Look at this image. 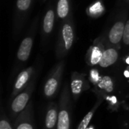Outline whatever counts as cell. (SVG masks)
<instances>
[{"label": "cell", "mask_w": 129, "mask_h": 129, "mask_svg": "<svg viewBox=\"0 0 129 129\" xmlns=\"http://www.w3.org/2000/svg\"><path fill=\"white\" fill-rule=\"evenodd\" d=\"M124 75H125V77L129 78V67H127V69L125 70V72H124Z\"/></svg>", "instance_id": "cell-22"}, {"label": "cell", "mask_w": 129, "mask_h": 129, "mask_svg": "<svg viewBox=\"0 0 129 129\" xmlns=\"http://www.w3.org/2000/svg\"><path fill=\"white\" fill-rule=\"evenodd\" d=\"M89 85L86 82L83 75L79 74L76 72L72 74L71 83H70V91L73 95V100L76 101L79 95L85 90L88 89Z\"/></svg>", "instance_id": "cell-4"}, {"label": "cell", "mask_w": 129, "mask_h": 129, "mask_svg": "<svg viewBox=\"0 0 129 129\" xmlns=\"http://www.w3.org/2000/svg\"><path fill=\"white\" fill-rule=\"evenodd\" d=\"M104 47L101 43L96 44L91 47H90L89 50L87 53V62L89 65L95 66L97 64H99L103 53L104 51Z\"/></svg>", "instance_id": "cell-8"}, {"label": "cell", "mask_w": 129, "mask_h": 129, "mask_svg": "<svg viewBox=\"0 0 129 129\" xmlns=\"http://www.w3.org/2000/svg\"><path fill=\"white\" fill-rule=\"evenodd\" d=\"M125 61H126V63H127L128 64H129V57H128L126 58V60H125Z\"/></svg>", "instance_id": "cell-23"}, {"label": "cell", "mask_w": 129, "mask_h": 129, "mask_svg": "<svg viewBox=\"0 0 129 129\" xmlns=\"http://www.w3.org/2000/svg\"><path fill=\"white\" fill-rule=\"evenodd\" d=\"M33 46V39L31 37H26L25 38L18 49L17 51V58L21 61H26L30 54L31 49Z\"/></svg>", "instance_id": "cell-12"}, {"label": "cell", "mask_w": 129, "mask_h": 129, "mask_svg": "<svg viewBox=\"0 0 129 129\" xmlns=\"http://www.w3.org/2000/svg\"><path fill=\"white\" fill-rule=\"evenodd\" d=\"M122 41L125 45H129V20L125 23V25Z\"/></svg>", "instance_id": "cell-20"}, {"label": "cell", "mask_w": 129, "mask_h": 129, "mask_svg": "<svg viewBox=\"0 0 129 129\" xmlns=\"http://www.w3.org/2000/svg\"><path fill=\"white\" fill-rule=\"evenodd\" d=\"M125 23L122 21H118L112 26L109 33V40L113 45H118L123 38Z\"/></svg>", "instance_id": "cell-10"}, {"label": "cell", "mask_w": 129, "mask_h": 129, "mask_svg": "<svg viewBox=\"0 0 129 129\" xmlns=\"http://www.w3.org/2000/svg\"><path fill=\"white\" fill-rule=\"evenodd\" d=\"M118 57L119 54L116 49L113 48H108L104 50L99 65L104 68L109 67L117 61Z\"/></svg>", "instance_id": "cell-11"}, {"label": "cell", "mask_w": 129, "mask_h": 129, "mask_svg": "<svg viewBox=\"0 0 129 129\" xmlns=\"http://www.w3.org/2000/svg\"><path fill=\"white\" fill-rule=\"evenodd\" d=\"M70 11V5L68 0H59L57 7V15L60 18H65L67 17Z\"/></svg>", "instance_id": "cell-17"}, {"label": "cell", "mask_w": 129, "mask_h": 129, "mask_svg": "<svg viewBox=\"0 0 129 129\" xmlns=\"http://www.w3.org/2000/svg\"><path fill=\"white\" fill-rule=\"evenodd\" d=\"M54 22V12L53 10H48L44 17L43 21V29L45 33L51 32Z\"/></svg>", "instance_id": "cell-15"}, {"label": "cell", "mask_w": 129, "mask_h": 129, "mask_svg": "<svg viewBox=\"0 0 129 129\" xmlns=\"http://www.w3.org/2000/svg\"><path fill=\"white\" fill-rule=\"evenodd\" d=\"M104 12V6L101 1H97L91 4L87 9L88 14L91 17H98Z\"/></svg>", "instance_id": "cell-14"}, {"label": "cell", "mask_w": 129, "mask_h": 129, "mask_svg": "<svg viewBox=\"0 0 129 129\" xmlns=\"http://www.w3.org/2000/svg\"><path fill=\"white\" fill-rule=\"evenodd\" d=\"M63 70V63L61 62L57 66L51 75L47 79L44 86V94L46 98H50L56 94L60 85Z\"/></svg>", "instance_id": "cell-3"}, {"label": "cell", "mask_w": 129, "mask_h": 129, "mask_svg": "<svg viewBox=\"0 0 129 129\" xmlns=\"http://www.w3.org/2000/svg\"><path fill=\"white\" fill-rule=\"evenodd\" d=\"M30 4H31V0H17V6L20 11H25L29 8Z\"/></svg>", "instance_id": "cell-19"}, {"label": "cell", "mask_w": 129, "mask_h": 129, "mask_svg": "<svg viewBox=\"0 0 129 129\" xmlns=\"http://www.w3.org/2000/svg\"><path fill=\"white\" fill-rule=\"evenodd\" d=\"M98 86L101 89H102V90H104L108 93L112 92L113 91V88H114L113 81L108 76H105L101 77L100 82L98 84Z\"/></svg>", "instance_id": "cell-16"}, {"label": "cell", "mask_w": 129, "mask_h": 129, "mask_svg": "<svg viewBox=\"0 0 129 129\" xmlns=\"http://www.w3.org/2000/svg\"><path fill=\"white\" fill-rule=\"evenodd\" d=\"M33 72V67H29V68L23 70L18 75V76L16 79L14 86L13 91H12V97L17 96L18 94L20 93V91L22 90H23L24 88H26L27 87L26 86L27 83L31 78Z\"/></svg>", "instance_id": "cell-6"}, {"label": "cell", "mask_w": 129, "mask_h": 129, "mask_svg": "<svg viewBox=\"0 0 129 129\" xmlns=\"http://www.w3.org/2000/svg\"><path fill=\"white\" fill-rule=\"evenodd\" d=\"M101 101H102V100H101V98H99L98 101V102H97V103L95 104V105L93 107V108H92V109H91V110L84 116V118H83L82 120L80 122L79 125H78V127H77V128L76 129H87L88 125H89V123L91 122V120L92 119V118H93V116H94V113H95V112L97 111L98 108L99 106L101 105Z\"/></svg>", "instance_id": "cell-13"}, {"label": "cell", "mask_w": 129, "mask_h": 129, "mask_svg": "<svg viewBox=\"0 0 129 129\" xmlns=\"http://www.w3.org/2000/svg\"><path fill=\"white\" fill-rule=\"evenodd\" d=\"M59 113V105L55 103H51L46 111L45 118V129H55L57 128Z\"/></svg>", "instance_id": "cell-7"}, {"label": "cell", "mask_w": 129, "mask_h": 129, "mask_svg": "<svg viewBox=\"0 0 129 129\" xmlns=\"http://www.w3.org/2000/svg\"><path fill=\"white\" fill-rule=\"evenodd\" d=\"M33 90V85L32 83L28 85L23 91H21L14 98L11 104V111L13 116H16L17 114L19 115L26 108V107L29 105V101Z\"/></svg>", "instance_id": "cell-2"}, {"label": "cell", "mask_w": 129, "mask_h": 129, "mask_svg": "<svg viewBox=\"0 0 129 129\" xmlns=\"http://www.w3.org/2000/svg\"><path fill=\"white\" fill-rule=\"evenodd\" d=\"M0 129H14L11 124L9 123L8 120L5 116H4V113H2V119L0 121Z\"/></svg>", "instance_id": "cell-21"}, {"label": "cell", "mask_w": 129, "mask_h": 129, "mask_svg": "<svg viewBox=\"0 0 129 129\" xmlns=\"http://www.w3.org/2000/svg\"><path fill=\"white\" fill-rule=\"evenodd\" d=\"M74 39V31L71 24L66 23L61 31V45L63 50L67 51L73 45Z\"/></svg>", "instance_id": "cell-9"}, {"label": "cell", "mask_w": 129, "mask_h": 129, "mask_svg": "<svg viewBox=\"0 0 129 129\" xmlns=\"http://www.w3.org/2000/svg\"><path fill=\"white\" fill-rule=\"evenodd\" d=\"M89 79H90V81L94 84V85H98V82H100L101 77L100 76V74H99V72L97 69H92L90 71V73H89Z\"/></svg>", "instance_id": "cell-18"}, {"label": "cell", "mask_w": 129, "mask_h": 129, "mask_svg": "<svg viewBox=\"0 0 129 129\" xmlns=\"http://www.w3.org/2000/svg\"><path fill=\"white\" fill-rule=\"evenodd\" d=\"M32 115L31 104H29L26 108L18 115L14 125V129H35Z\"/></svg>", "instance_id": "cell-5"}, {"label": "cell", "mask_w": 129, "mask_h": 129, "mask_svg": "<svg viewBox=\"0 0 129 129\" xmlns=\"http://www.w3.org/2000/svg\"><path fill=\"white\" fill-rule=\"evenodd\" d=\"M68 86H65L59 101V113L56 129H70L71 112H70V94Z\"/></svg>", "instance_id": "cell-1"}]
</instances>
